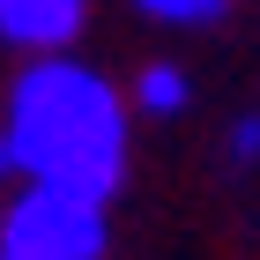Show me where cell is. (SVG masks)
<instances>
[{"instance_id": "obj_1", "label": "cell", "mask_w": 260, "mask_h": 260, "mask_svg": "<svg viewBox=\"0 0 260 260\" xmlns=\"http://www.w3.org/2000/svg\"><path fill=\"white\" fill-rule=\"evenodd\" d=\"M8 164L30 186H75L112 201L126 179V104L104 75L75 60H38L8 89Z\"/></svg>"}, {"instance_id": "obj_2", "label": "cell", "mask_w": 260, "mask_h": 260, "mask_svg": "<svg viewBox=\"0 0 260 260\" xmlns=\"http://www.w3.org/2000/svg\"><path fill=\"white\" fill-rule=\"evenodd\" d=\"M0 253L15 260H104V201L75 186H22L0 216Z\"/></svg>"}, {"instance_id": "obj_3", "label": "cell", "mask_w": 260, "mask_h": 260, "mask_svg": "<svg viewBox=\"0 0 260 260\" xmlns=\"http://www.w3.org/2000/svg\"><path fill=\"white\" fill-rule=\"evenodd\" d=\"M89 22V0H0V38L22 52H67Z\"/></svg>"}, {"instance_id": "obj_4", "label": "cell", "mask_w": 260, "mask_h": 260, "mask_svg": "<svg viewBox=\"0 0 260 260\" xmlns=\"http://www.w3.org/2000/svg\"><path fill=\"white\" fill-rule=\"evenodd\" d=\"M134 97H141V112H156V119H164V112H186V97H193V89H186L179 67H149V75L134 82Z\"/></svg>"}, {"instance_id": "obj_5", "label": "cell", "mask_w": 260, "mask_h": 260, "mask_svg": "<svg viewBox=\"0 0 260 260\" xmlns=\"http://www.w3.org/2000/svg\"><path fill=\"white\" fill-rule=\"evenodd\" d=\"M141 15H164V22H223L231 0H134Z\"/></svg>"}, {"instance_id": "obj_6", "label": "cell", "mask_w": 260, "mask_h": 260, "mask_svg": "<svg viewBox=\"0 0 260 260\" xmlns=\"http://www.w3.org/2000/svg\"><path fill=\"white\" fill-rule=\"evenodd\" d=\"M231 164H260V112H245L231 126Z\"/></svg>"}, {"instance_id": "obj_7", "label": "cell", "mask_w": 260, "mask_h": 260, "mask_svg": "<svg viewBox=\"0 0 260 260\" xmlns=\"http://www.w3.org/2000/svg\"><path fill=\"white\" fill-rule=\"evenodd\" d=\"M0 171H8V134H0Z\"/></svg>"}, {"instance_id": "obj_8", "label": "cell", "mask_w": 260, "mask_h": 260, "mask_svg": "<svg viewBox=\"0 0 260 260\" xmlns=\"http://www.w3.org/2000/svg\"><path fill=\"white\" fill-rule=\"evenodd\" d=\"M0 260H15V253H0Z\"/></svg>"}]
</instances>
